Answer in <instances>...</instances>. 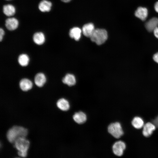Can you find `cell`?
<instances>
[{"label":"cell","instance_id":"6da1fadb","mask_svg":"<svg viewBox=\"0 0 158 158\" xmlns=\"http://www.w3.org/2000/svg\"><path fill=\"white\" fill-rule=\"evenodd\" d=\"M28 134L27 129L23 127L14 126L7 131L6 136L8 141L11 143H13L18 138L26 137Z\"/></svg>","mask_w":158,"mask_h":158},{"label":"cell","instance_id":"7a4b0ae2","mask_svg":"<svg viewBox=\"0 0 158 158\" xmlns=\"http://www.w3.org/2000/svg\"><path fill=\"white\" fill-rule=\"evenodd\" d=\"M14 146L18 150V154L22 157H25L30 145V142L25 137H20L14 142Z\"/></svg>","mask_w":158,"mask_h":158},{"label":"cell","instance_id":"3957f363","mask_svg":"<svg viewBox=\"0 0 158 158\" xmlns=\"http://www.w3.org/2000/svg\"><path fill=\"white\" fill-rule=\"evenodd\" d=\"M90 38L92 41L97 45H101L103 44L107 39V32L104 29H95Z\"/></svg>","mask_w":158,"mask_h":158},{"label":"cell","instance_id":"277c9868","mask_svg":"<svg viewBox=\"0 0 158 158\" xmlns=\"http://www.w3.org/2000/svg\"><path fill=\"white\" fill-rule=\"evenodd\" d=\"M108 131L109 134L116 138H119L123 134L121 124L118 122L110 123L108 126Z\"/></svg>","mask_w":158,"mask_h":158},{"label":"cell","instance_id":"5b68a950","mask_svg":"<svg viewBox=\"0 0 158 158\" xmlns=\"http://www.w3.org/2000/svg\"><path fill=\"white\" fill-rule=\"evenodd\" d=\"M126 148L125 143L122 141H118L115 142L112 146L113 153L118 156H122Z\"/></svg>","mask_w":158,"mask_h":158},{"label":"cell","instance_id":"8992f818","mask_svg":"<svg viewBox=\"0 0 158 158\" xmlns=\"http://www.w3.org/2000/svg\"><path fill=\"white\" fill-rule=\"evenodd\" d=\"M19 22L18 20L14 17H10L7 18L5 21V26L9 30L13 31L18 27Z\"/></svg>","mask_w":158,"mask_h":158},{"label":"cell","instance_id":"52a82bcc","mask_svg":"<svg viewBox=\"0 0 158 158\" xmlns=\"http://www.w3.org/2000/svg\"><path fill=\"white\" fill-rule=\"evenodd\" d=\"M52 3L48 0H42L39 3L38 8L39 10L42 12H49L51 9Z\"/></svg>","mask_w":158,"mask_h":158},{"label":"cell","instance_id":"ba28073f","mask_svg":"<svg viewBox=\"0 0 158 158\" xmlns=\"http://www.w3.org/2000/svg\"><path fill=\"white\" fill-rule=\"evenodd\" d=\"M74 121L78 124H82L85 123L87 120L86 114L82 111L75 113L73 116Z\"/></svg>","mask_w":158,"mask_h":158},{"label":"cell","instance_id":"9c48e42d","mask_svg":"<svg viewBox=\"0 0 158 158\" xmlns=\"http://www.w3.org/2000/svg\"><path fill=\"white\" fill-rule=\"evenodd\" d=\"M19 85L20 89L23 91H27L30 90L32 87V82L29 79L24 78L20 81Z\"/></svg>","mask_w":158,"mask_h":158},{"label":"cell","instance_id":"30bf717a","mask_svg":"<svg viewBox=\"0 0 158 158\" xmlns=\"http://www.w3.org/2000/svg\"><path fill=\"white\" fill-rule=\"evenodd\" d=\"M95 29L93 24L91 23H88L83 25L82 29V32L84 36L90 37Z\"/></svg>","mask_w":158,"mask_h":158},{"label":"cell","instance_id":"8fae6325","mask_svg":"<svg viewBox=\"0 0 158 158\" xmlns=\"http://www.w3.org/2000/svg\"><path fill=\"white\" fill-rule=\"evenodd\" d=\"M156 126L154 123H147L143 126L142 134L145 136L148 137L152 134Z\"/></svg>","mask_w":158,"mask_h":158},{"label":"cell","instance_id":"7c38bea8","mask_svg":"<svg viewBox=\"0 0 158 158\" xmlns=\"http://www.w3.org/2000/svg\"><path fill=\"white\" fill-rule=\"evenodd\" d=\"M148 13V10L146 8L139 7L135 11V15L136 17L143 21L147 18Z\"/></svg>","mask_w":158,"mask_h":158},{"label":"cell","instance_id":"4fadbf2b","mask_svg":"<svg viewBox=\"0 0 158 158\" xmlns=\"http://www.w3.org/2000/svg\"><path fill=\"white\" fill-rule=\"evenodd\" d=\"M33 42L38 45L43 44L45 41V37L42 32H38L35 33L33 36Z\"/></svg>","mask_w":158,"mask_h":158},{"label":"cell","instance_id":"5bb4252c","mask_svg":"<svg viewBox=\"0 0 158 158\" xmlns=\"http://www.w3.org/2000/svg\"><path fill=\"white\" fill-rule=\"evenodd\" d=\"M34 81L36 85L39 87H41L43 86L45 83L46 78L43 73H39L35 75Z\"/></svg>","mask_w":158,"mask_h":158},{"label":"cell","instance_id":"9a60e30c","mask_svg":"<svg viewBox=\"0 0 158 158\" xmlns=\"http://www.w3.org/2000/svg\"><path fill=\"white\" fill-rule=\"evenodd\" d=\"M16 8L14 6L11 4H7L3 7V12L7 16L11 17L14 15L16 13Z\"/></svg>","mask_w":158,"mask_h":158},{"label":"cell","instance_id":"2e32d148","mask_svg":"<svg viewBox=\"0 0 158 158\" xmlns=\"http://www.w3.org/2000/svg\"><path fill=\"white\" fill-rule=\"evenodd\" d=\"M56 105L61 110L64 111H68L70 107L68 102L63 98H61L58 100Z\"/></svg>","mask_w":158,"mask_h":158},{"label":"cell","instance_id":"e0dca14e","mask_svg":"<svg viewBox=\"0 0 158 158\" xmlns=\"http://www.w3.org/2000/svg\"><path fill=\"white\" fill-rule=\"evenodd\" d=\"M82 32V30L79 28L75 27L70 30L69 35L70 37L74 39L76 41H78L80 39Z\"/></svg>","mask_w":158,"mask_h":158},{"label":"cell","instance_id":"ac0fdd59","mask_svg":"<svg viewBox=\"0 0 158 158\" xmlns=\"http://www.w3.org/2000/svg\"><path fill=\"white\" fill-rule=\"evenodd\" d=\"M63 83L69 86L74 85L76 83V79L74 75L71 74H67L62 80Z\"/></svg>","mask_w":158,"mask_h":158},{"label":"cell","instance_id":"d6986e66","mask_svg":"<svg viewBox=\"0 0 158 158\" xmlns=\"http://www.w3.org/2000/svg\"><path fill=\"white\" fill-rule=\"evenodd\" d=\"M29 58L28 56L25 54H20L18 58V62L19 64L22 66H27L29 62Z\"/></svg>","mask_w":158,"mask_h":158},{"label":"cell","instance_id":"ffe728a7","mask_svg":"<svg viewBox=\"0 0 158 158\" xmlns=\"http://www.w3.org/2000/svg\"><path fill=\"white\" fill-rule=\"evenodd\" d=\"M133 126L138 129H140L144 126V122L142 119L139 117H135L132 121Z\"/></svg>","mask_w":158,"mask_h":158},{"label":"cell","instance_id":"44dd1931","mask_svg":"<svg viewBox=\"0 0 158 158\" xmlns=\"http://www.w3.org/2000/svg\"><path fill=\"white\" fill-rule=\"evenodd\" d=\"M5 34V31L4 29L1 28L0 29V41H1Z\"/></svg>","mask_w":158,"mask_h":158},{"label":"cell","instance_id":"7402d4cb","mask_svg":"<svg viewBox=\"0 0 158 158\" xmlns=\"http://www.w3.org/2000/svg\"><path fill=\"white\" fill-rule=\"evenodd\" d=\"M153 59L155 62L158 64V52L156 53L153 55Z\"/></svg>","mask_w":158,"mask_h":158},{"label":"cell","instance_id":"603a6c76","mask_svg":"<svg viewBox=\"0 0 158 158\" xmlns=\"http://www.w3.org/2000/svg\"><path fill=\"white\" fill-rule=\"evenodd\" d=\"M153 123L158 128V116L153 121Z\"/></svg>","mask_w":158,"mask_h":158},{"label":"cell","instance_id":"cb8c5ba5","mask_svg":"<svg viewBox=\"0 0 158 158\" xmlns=\"http://www.w3.org/2000/svg\"><path fill=\"white\" fill-rule=\"evenodd\" d=\"M154 7L155 11L158 13V1L155 3Z\"/></svg>","mask_w":158,"mask_h":158},{"label":"cell","instance_id":"d4e9b609","mask_svg":"<svg viewBox=\"0 0 158 158\" xmlns=\"http://www.w3.org/2000/svg\"><path fill=\"white\" fill-rule=\"evenodd\" d=\"M62 2L64 3H68L71 1V0H61Z\"/></svg>","mask_w":158,"mask_h":158},{"label":"cell","instance_id":"484cf974","mask_svg":"<svg viewBox=\"0 0 158 158\" xmlns=\"http://www.w3.org/2000/svg\"><path fill=\"white\" fill-rule=\"evenodd\" d=\"M6 1H11V0H6Z\"/></svg>","mask_w":158,"mask_h":158}]
</instances>
